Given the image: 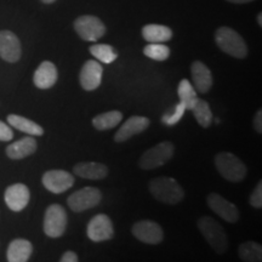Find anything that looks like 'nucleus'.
<instances>
[{
  "mask_svg": "<svg viewBox=\"0 0 262 262\" xmlns=\"http://www.w3.org/2000/svg\"><path fill=\"white\" fill-rule=\"evenodd\" d=\"M149 192L157 201L165 204H178L185 196V192L175 179L162 176L150 180Z\"/></svg>",
  "mask_w": 262,
  "mask_h": 262,
  "instance_id": "obj_1",
  "label": "nucleus"
},
{
  "mask_svg": "<svg viewBox=\"0 0 262 262\" xmlns=\"http://www.w3.org/2000/svg\"><path fill=\"white\" fill-rule=\"evenodd\" d=\"M215 165L225 180L231 182H241L247 176L248 169L233 153L221 152L215 157Z\"/></svg>",
  "mask_w": 262,
  "mask_h": 262,
  "instance_id": "obj_2",
  "label": "nucleus"
},
{
  "mask_svg": "<svg viewBox=\"0 0 262 262\" xmlns=\"http://www.w3.org/2000/svg\"><path fill=\"white\" fill-rule=\"evenodd\" d=\"M198 228L205 238V241L210 244L217 254H224L228 247L227 234L222 228V226L216 222L210 216H203L198 220Z\"/></svg>",
  "mask_w": 262,
  "mask_h": 262,
  "instance_id": "obj_3",
  "label": "nucleus"
},
{
  "mask_svg": "<svg viewBox=\"0 0 262 262\" xmlns=\"http://www.w3.org/2000/svg\"><path fill=\"white\" fill-rule=\"evenodd\" d=\"M217 47L226 54L237 58H244L248 55V48L244 39L234 29L228 27L219 28L215 33Z\"/></svg>",
  "mask_w": 262,
  "mask_h": 262,
  "instance_id": "obj_4",
  "label": "nucleus"
},
{
  "mask_svg": "<svg viewBox=\"0 0 262 262\" xmlns=\"http://www.w3.org/2000/svg\"><path fill=\"white\" fill-rule=\"evenodd\" d=\"M173 155V146L169 141H164V142L159 143L146 150L141 157L139 165L141 169L143 170H152L159 166L164 165L165 163H168Z\"/></svg>",
  "mask_w": 262,
  "mask_h": 262,
  "instance_id": "obj_5",
  "label": "nucleus"
},
{
  "mask_svg": "<svg viewBox=\"0 0 262 262\" xmlns=\"http://www.w3.org/2000/svg\"><path fill=\"white\" fill-rule=\"evenodd\" d=\"M44 232L48 237L58 238L63 235L67 227V212L63 206L52 204L47 209L44 216Z\"/></svg>",
  "mask_w": 262,
  "mask_h": 262,
  "instance_id": "obj_6",
  "label": "nucleus"
},
{
  "mask_svg": "<svg viewBox=\"0 0 262 262\" xmlns=\"http://www.w3.org/2000/svg\"><path fill=\"white\" fill-rule=\"evenodd\" d=\"M74 29L85 41H97L106 33L103 22L96 16L84 15L74 21Z\"/></svg>",
  "mask_w": 262,
  "mask_h": 262,
  "instance_id": "obj_7",
  "label": "nucleus"
},
{
  "mask_svg": "<svg viewBox=\"0 0 262 262\" xmlns=\"http://www.w3.org/2000/svg\"><path fill=\"white\" fill-rule=\"evenodd\" d=\"M102 194L96 187H84L79 191L74 192L68 198V206L75 212L89 210L100 204Z\"/></svg>",
  "mask_w": 262,
  "mask_h": 262,
  "instance_id": "obj_8",
  "label": "nucleus"
},
{
  "mask_svg": "<svg viewBox=\"0 0 262 262\" xmlns=\"http://www.w3.org/2000/svg\"><path fill=\"white\" fill-rule=\"evenodd\" d=\"M41 182L49 192L60 194L73 187L74 178L66 170H49L42 175Z\"/></svg>",
  "mask_w": 262,
  "mask_h": 262,
  "instance_id": "obj_9",
  "label": "nucleus"
},
{
  "mask_svg": "<svg viewBox=\"0 0 262 262\" xmlns=\"http://www.w3.org/2000/svg\"><path fill=\"white\" fill-rule=\"evenodd\" d=\"M88 237L93 242L110 241L113 237V224L111 219L104 214H98L91 219L86 228Z\"/></svg>",
  "mask_w": 262,
  "mask_h": 262,
  "instance_id": "obj_10",
  "label": "nucleus"
},
{
  "mask_svg": "<svg viewBox=\"0 0 262 262\" xmlns=\"http://www.w3.org/2000/svg\"><path fill=\"white\" fill-rule=\"evenodd\" d=\"M206 203H208L209 208L219 215L222 220L231 222V224H235L239 219V211L238 208L233 203L228 202L224 196L217 194V193H211L206 198Z\"/></svg>",
  "mask_w": 262,
  "mask_h": 262,
  "instance_id": "obj_11",
  "label": "nucleus"
},
{
  "mask_svg": "<svg viewBox=\"0 0 262 262\" xmlns=\"http://www.w3.org/2000/svg\"><path fill=\"white\" fill-rule=\"evenodd\" d=\"M133 234L140 242L146 244H159L164 239L163 229L157 222L139 221L133 226Z\"/></svg>",
  "mask_w": 262,
  "mask_h": 262,
  "instance_id": "obj_12",
  "label": "nucleus"
},
{
  "mask_svg": "<svg viewBox=\"0 0 262 262\" xmlns=\"http://www.w3.org/2000/svg\"><path fill=\"white\" fill-rule=\"evenodd\" d=\"M22 48L19 39L10 31L0 32V57L6 62L14 63L21 58Z\"/></svg>",
  "mask_w": 262,
  "mask_h": 262,
  "instance_id": "obj_13",
  "label": "nucleus"
},
{
  "mask_svg": "<svg viewBox=\"0 0 262 262\" xmlns=\"http://www.w3.org/2000/svg\"><path fill=\"white\" fill-rule=\"evenodd\" d=\"M4 199L10 210L22 211L28 205L31 192L24 183H15L6 188Z\"/></svg>",
  "mask_w": 262,
  "mask_h": 262,
  "instance_id": "obj_14",
  "label": "nucleus"
},
{
  "mask_svg": "<svg viewBox=\"0 0 262 262\" xmlns=\"http://www.w3.org/2000/svg\"><path fill=\"white\" fill-rule=\"evenodd\" d=\"M103 75V68L101 63L95 60H89L85 62L79 74L80 85L84 90L94 91L101 85Z\"/></svg>",
  "mask_w": 262,
  "mask_h": 262,
  "instance_id": "obj_15",
  "label": "nucleus"
},
{
  "mask_svg": "<svg viewBox=\"0 0 262 262\" xmlns=\"http://www.w3.org/2000/svg\"><path fill=\"white\" fill-rule=\"evenodd\" d=\"M149 126V119L146 117L135 116L131 117L123 124L122 127L117 131L114 135V140L116 142H125L133 136L139 135V134L143 133L147 127Z\"/></svg>",
  "mask_w": 262,
  "mask_h": 262,
  "instance_id": "obj_16",
  "label": "nucleus"
},
{
  "mask_svg": "<svg viewBox=\"0 0 262 262\" xmlns=\"http://www.w3.org/2000/svg\"><path fill=\"white\" fill-rule=\"evenodd\" d=\"M58 78L57 68L52 62L44 61L39 64L33 75V83L39 89L47 90L56 84Z\"/></svg>",
  "mask_w": 262,
  "mask_h": 262,
  "instance_id": "obj_17",
  "label": "nucleus"
},
{
  "mask_svg": "<svg viewBox=\"0 0 262 262\" xmlns=\"http://www.w3.org/2000/svg\"><path fill=\"white\" fill-rule=\"evenodd\" d=\"M191 71L194 89L202 94L209 93L212 86V74L210 70L202 61H194L192 63Z\"/></svg>",
  "mask_w": 262,
  "mask_h": 262,
  "instance_id": "obj_18",
  "label": "nucleus"
},
{
  "mask_svg": "<svg viewBox=\"0 0 262 262\" xmlns=\"http://www.w3.org/2000/svg\"><path fill=\"white\" fill-rule=\"evenodd\" d=\"M37 150V141L32 136L24 137L6 147V155L10 159L19 160L33 155Z\"/></svg>",
  "mask_w": 262,
  "mask_h": 262,
  "instance_id": "obj_19",
  "label": "nucleus"
},
{
  "mask_svg": "<svg viewBox=\"0 0 262 262\" xmlns=\"http://www.w3.org/2000/svg\"><path fill=\"white\" fill-rule=\"evenodd\" d=\"M33 251V245L27 239L17 238L9 244L8 256L9 262H26L29 260Z\"/></svg>",
  "mask_w": 262,
  "mask_h": 262,
  "instance_id": "obj_20",
  "label": "nucleus"
},
{
  "mask_svg": "<svg viewBox=\"0 0 262 262\" xmlns=\"http://www.w3.org/2000/svg\"><path fill=\"white\" fill-rule=\"evenodd\" d=\"M74 173L88 180H102L108 175V168L101 163H79L74 166Z\"/></svg>",
  "mask_w": 262,
  "mask_h": 262,
  "instance_id": "obj_21",
  "label": "nucleus"
},
{
  "mask_svg": "<svg viewBox=\"0 0 262 262\" xmlns=\"http://www.w3.org/2000/svg\"><path fill=\"white\" fill-rule=\"evenodd\" d=\"M142 35L148 42H165L172 38V31L163 25H146L142 28Z\"/></svg>",
  "mask_w": 262,
  "mask_h": 262,
  "instance_id": "obj_22",
  "label": "nucleus"
},
{
  "mask_svg": "<svg viewBox=\"0 0 262 262\" xmlns=\"http://www.w3.org/2000/svg\"><path fill=\"white\" fill-rule=\"evenodd\" d=\"M8 122L12 127L31 136H41L44 134V129L40 125H38L31 119H27V118L17 116V114H10L8 117Z\"/></svg>",
  "mask_w": 262,
  "mask_h": 262,
  "instance_id": "obj_23",
  "label": "nucleus"
},
{
  "mask_svg": "<svg viewBox=\"0 0 262 262\" xmlns=\"http://www.w3.org/2000/svg\"><path fill=\"white\" fill-rule=\"evenodd\" d=\"M122 112H119V111H111V112L98 114V116L95 117L93 119V125L96 130L103 131L117 126L118 124L122 122Z\"/></svg>",
  "mask_w": 262,
  "mask_h": 262,
  "instance_id": "obj_24",
  "label": "nucleus"
},
{
  "mask_svg": "<svg viewBox=\"0 0 262 262\" xmlns=\"http://www.w3.org/2000/svg\"><path fill=\"white\" fill-rule=\"evenodd\" d=\"M178 94L180 97V102L185 104L186 110H192V107L194 106V103L198 100V96H196V90L194 86L189 83L187 79H182L180 81L179 88H178Z\"/></svg>",
  "mask_w": 262,
  "mask_h": 262,
  "instance_id": "obj_25",
  "label": "nucleus"
},
{
  "mask_svg": "<svg viewBox=\"0 0 262 262\" xmlns=\"http://www.w3.org/2000/svg\"><path fill=\"white\" fill-rule=\"evenodd\" d=\"M192 112L198 124L203 127H209L212 120V113L209 103L204 100H196L194 106L192 107Z\"/></svg>",
  "mask_w": 262,
  "mask_h": 262,
  "instance_id": "obj_26",
  "label": "nucleus"
},
{
  "mask_svg": "<svg viewBox=\"0 0 262 262\" xmlns=\"http://www.w3.org/2000/svg\"><path fill=\"white\" fill-rule=\"evenodd\" d=\"M89 50L91 52V55H93L97 61L102 62V63L110 64L118 58V54L111 45L95 44L91 45Z\"/></svg>",
  "mask_w": 262,
  "mask_h": 262,
  "instance_id": "obj_27",
  "label": "nucleus"
},
{
  "mask_svg": "<svg viewBox=\"0 0 262 262\" xmlns=\"http://www.w3.org/2000/svg\"><path fill=\"white\" fill-rule=\"evenodd\" d=\"M239 256L245 262H260L262 260V248L255 242H247L239 247Z\"/></svg>",
  "mask_w": 262,
  "mask_h": 262,
  "instance_id": "obj_28",
  "label": "nucleus"
},
{
  "mask_svg": "<svg viewBox=\"0 0 262 262\" xmlns=\"http://www.w3.org/2000/svg\"><path fill=\"white\" fill-rule=\"evenodd\" d=\"M143 54L150 60L155 61H166L170 56V49L164 45L163 42H149L143 49Z\"/></svg>",
  "mask_w": 262,
  "mask_h": 262,
  "instance_id": "obj_29",
  "label": "nucleus"
},
{
  "mask_svg": "<svg viewBox=\"0 0 262 262\" xmlns=\"http://www.w3.org/2000/svg\"><path fill=\"white\" fill-rule=\"evenodd\" d=\"M186 111L187 110H186L185 104H183L182 102H179L178 104H176L175 110H173L172 112H168V113L164 114L162 118V122L168 126L176 125V124L181 120V118L183 117V114H185Z\"/></svg>",
  "mask_w": 262,
  "mask_h": 262,
  "instance_id": "obj_30",
  "label": "nucleus"
},
{
  "mask_svg": "<svg viewBox=\"0 0 262 262\" xmlns=\"http://www.w3.org/2000/svg\"><path fill=\"white\" fill-rule=\"evenodd\" d=\"M250 205L254 208L260 209L262 206V182H258L256 188L250 195Z\"/></svg>",
  "mask_w": 262,
  "mask_h": 262,
  "instance_id": "obj_31",
  "label": "nucleus"
},
{
  "mask_svg": "<svg viewBox=\"0 0 262 262\" xmlns=\"http://www.w3.org/2000/svg\"><path fill=\"white\" fill-rule=\"evenodd\" d=\"M12 137H14V133H12L11 127L0 120V141L6 142V141H11Z\"/></svg>",
  "mask_w": 262,
  "mask_h": 262,
  "instance_id": "obj_32",
  "label": "nucleus"
},
{
  "mask_svg": "<svg viewBox=\"0 0 262 262\" xmlns=\"http://www.w3.org/2000/svg\"><path fill=\"white\" fill-rule=\"evenodd\" d=\"M254 129L258 134H262V111L258 110L254 117Z\"/></svg>",
  "mask_w": 262,
  "mask_h": 262,
  "instance_id": "obj_33",
  "label": "nucleus"
},
{
  "mask_svg": "<svg viewBox=\"0 0 262 262\" xmlns=\"http://www.w3.org/2000/svg\"><path fill=\"white\" fill-rule=\"evenodd\" d=\"M79 258H78V255L74 251H66L61 257V262H77Z\"/></svg>",
  "mask_w": 262,
  "mask_h": 262,
  "instance_id": "obj_34",
  "label": "nucleus"
},
{
  "mask_svg": "<svg viewBox=\"0 0 262 262\" xmlns=\"http://www.w3.org/2000/svg\"><path fill=\"white\" fill-rule=\"evenodd\" d=\"M229 3H233V4H247V3H251L254 0H227Z\"/></svg>",
  "mask_w": 262,
  "mask_h": 262,
  "instance_id": "obj_35",
  "label": "nucleus"
},
{
  "mask_svg": "<svg viewBox=\"0 0 262 262\" xmlns=\"http://www.w3.org/2000/svg\"><path fill=\"white\" fill-rule=\"evenodd\" d=\"M257 22H258V26H262V14H258V16H257Z\"/></svg>",
  "mask_w": 262,
  "mask_h": 262,
  "instance_id": "obj_36",
  "label": "nucleus"
},
{
  "mask_svg": "<svg viewBox=\"0 0 262 262\" xmlns=\"http://www.w3.org/2000/svg\"><path fill=\"white\" fill-rule=\"evenodd\" d=\"M41 2L44 3V4H52V3H55L56 0H41Z\"/></svg>",
  "mask_w": 262,
  "mask_h": 262,
  "instance_id": "obj_37",
  "label": "nucleus"
}]
</instances>
